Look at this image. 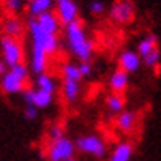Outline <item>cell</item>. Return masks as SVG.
Listing matches in <instances>:
<instances>
[{
    "mask_svg": "<svg viewBox=\"0 0 161 161\" xmlns=\"http://www.w3.org/2000/svg\"><path fill=\"white\" fill-rule=\"evenodd\" d=\"M155 49H158V36L153 35V33H148L140 40V43H138L136 53L140 54L142 59H143V58H146L151 51H155Z\"/></svg>",
    "mask_w": 161,
    "mask_h": 161,
    "instance_id": "17",
    "label": "cell"
},
{
    "mask_svg": "<svg viewBox=\"0 0 161 161\" xmlns=\"http://www.w3.org/2000/svg\"><path fill=\"white\" fill-rule=\"evenodd\" d=\"M142 56L136 53V51L133 49H125L122 51V53L119 54V61H117V64H119V68L122 71L128 72V74H135V72L140 71L142 68Z\"/></svg>",
    "mask_w": 161,
    "mask_h": 161,
    "instance_id": "8",
    "label": "cell"
},
{
    "mask_svg": "<svg viewBox=\"0 0 161 161\" xmlns=\"http://www.w3.org/2000/svg\"><path fill=\"white\" fill-rule=\"evenodd\" d=\"M48 136H49V140H58V138H61V136H66L63 125H59V123L51 125L49 130H48Z\"/></svg>",
    "mask_w": 161,
    "mask_h": 161,
    "instance_id": "25",
    "label": "cell"
},
{
    "mask_svg": "<svg viewBox=\"0 0 161 161\" xmlns=\"http://www.w3.org/2000/svg\"><path fill=\"white\" fill-rule=\"evenodd\" d=\"M68 161H74V159H68Z\"/></svg>",
    "mask_w": 161,
    "mask_h": 161,
    "instance_id": "31",
    "label": "cell"
},
{
    "mask_svg": "<svg viewBox=\"0 0 161 161\" xmlns=\"http://www.w3.org/2000/svg\"><path fill=\"white\" fill-rule=\"evenodd\" d=\"M89 12H91V15H94V17H100L102 13L105 12V5H104V2H100V0H94V2H91V5H89Z\"/></svg>",
    "mask_w": 161,
    "mask_h": 161,
    "instance_id": "26",
    "label": "cell"
},
{
    "mask_svg": "<svg viewBox=\"0 0 161 161\" xmlns=\"http://www.w3.org/2000/svg\"><path fill=\"white\" fill-rule=\"evenodd\" d=\"M54 5V0H30L28 3V13L30 17H40L45 12H51V7Z\"/></svg>",
    "mask_w": 161,
    "mask_h": 161,
    "instance_id": "18",
    "label": "cell"
},
{
    "mask_svg": "<svg viewBox=\"0 0 161 161\" xmlns=\"http://www.w3.org/2000/svg\"><path fill=\"white\" fill-rule=\"evenodd\" d=\"M2 33L3 36H10V38H18L23 33V21L17 17H7L2 20Z\"/></svg>",
    "mask_w": 161,
    "mask_h": 161,
    "instance_id": "14",
    "label": "cell"
},
{
    "mask_svg": "<svg viewBox=\"0 0 161 161\" xmlns=\"http://www.w3.org/2000/svg\"><path fill=\"white\" fill-rule=\"evenodd\" d=\"M79 71H80V74H82V77H91L92 76V64L91 61H82V63H79Z\"/></svg>",
    "mask_w": 161,
    "mask_h": 161,
    "instance_id": "27",
    "label": "cell"
},
{
    "mask_svg": "<svg viewBox=\"0 0 161 161\" xmlns=\"http://www.w3.org/2000/svg\"><path fill=\"white\" fill-rule=\"evenodd\" d=\"M127 99H125V94H108L105 97V108L110 114H122L123 110H127Z\"/></svg>",
    "mask_w": 161,
    "mask_h": 161,
    "instance_id": "15",
    "label": "cell"
},
{
    "mask_svg": "<svg viewBox=\"0 0 161 161\" xmlns=\"http://www.w3.org/2000/svg\"><path fill=\"white\" fill-rule=\"evenodd\" d=\"M23 117L26 120H35L38 117V108L33 107V105H26L25 107V112H23Z\"/></svg>",
    "mask_w": 161,
    "mask_h": 161,
    "instance_id": "28",
    "label": "cell"
},
{
    "mask_svg": "<svg viewBox=\"0 0 161 161\" xmlns=\"http://www.w3.org/2000/svg\"><path fill=\"white\" fill-rule=\"evenodd\" d=\"M138 122H140V115L133 110H123L122 114L117 115V120H115V127L119 131L125 135L133 133L138 127Z\"/></svg>",
    "mask_w": 161,
    "mask_h": 161,
    "instance_id": "9",
    "label": "cell"
},
{
    "mask_svg": "<svg viewBox=\"0 0 161 161\" xmlns=\"http://www.w3.org/2000/svg\"><path fill=\"white\" fill-rule=\"evenodd\" d=\"M135 155V145L133 142L123 140L119 142L108 155V161H131Z\"/></svg>",
    "mask_w": 161,
    "mask_h": 161,
    "instance_id": "11",
    "label": "cell"
},
{
    "mask_svg": "<svg viewBox=\"0 0 161 161\" xmlns=\"http://www.w3.org/2000/svg\"><path fill=\"white\" fill-rule=\"evenodd\" d=\"M54 100V96L49 92L35 89V96H33V107L36 108H48Z\"/></svg>",
    "mask_w": 161,
    "mask_h": 161,
    "instance_id": "20",
    "label": "cell"
},
{
    "mask_svg": "<svg viewBox=\"0 0 161 161\" xmlns=\"http://www.w3.org/2000/svg\"><path fill=\"white\" fill-rule=\"evenodd\" d=\"M76 150L82 155H89L94 158H104L107 155V143L102 136L99 135H82L77 136L76 140Z\"/></svg>",
    "mask_w": 161,
    "mask_h": 161,
    "instance_id": "4",
    "label": "cell"
},
{
    "mask_svg": "<svg viewBox=\"0 0 161 161\" xmlns=\"http://www.w3.org/2000/svg\"><path fill=\"white\" fill-rule=\"evenodd\" d=\"M76 143L68 136H61L58 140H49L46 146V158L49 161H68L74 159Z\"/></svg>",
    "mask_w": 161,
    "mask_h": 161,
    "instance_id": "3",
    "label": "cell"
},
{
    "mask_svg": "<svg viewBox=\"0 0 161 161\" xmlns=\"http://www.w3.org/2000/svg\"><path fill=\"white\" fill-rule=\"evenodd\" d=\"M159 61H161V51H159V48L155 49V51H151L146 58H143V64L146 66V68H156V66L159 64Z\"/></svg>",
    "mask_w": 161,
    "mask_h": 161,
    "instance_id": "22",
    "label": "cell"
},
{
    "mask_svg": "<svg viewBox=\"0 0 161 161\" xmlns=\"http://www.w3.org/2000/svg\"><path fill=\"white\" fill-rule=\"evenodd\" d=\"M64 36H66V46H68L69 53L82 61H91L94 56V41L89 38V35L86 31V26L80 20L72 21L68 26H64Z\"/></svg>",
    "mask_w": 161,
    "mask_h": 161,
    "instance_id": "1",
    "label": "cell"
},
{
    "mask_svg": "<svg viewBox=\"0 0 161 161\" xmlns=\"http://www.w3.org/2000/svg\"><path fill=\"white\" fill-rule=\"evenodd\" d=\"M36 21H38V25H40L45 31L53 33V35L59 33L61 21H59V18L56 17V13H53V12H45V13H41L40 17H36Z\"/></svg>",
    "mask_w": 161,
    "mask_h": 161,
    "instance_id": "13",
    "label": "cell"
},
{
    "mask_svg": "<svg viewBox=\"0 0 161 161\" xmlns=\"http://www.w3.org/2000/svg\"><path fill=\"white\" fill-rule=\"evenodd\" d=\"M61 92H63V99L68 104H74L80 97V82L79 80H63Z\"/></svg>",
    "mask_w": 161,
    "mask_h": 161,
    "instance_id": "16",
    "label": "cell"
},
{
    "mask_svg": "<svg viewBox=\"0 0 161 161\" xmlns=\"http://www.w3.org/2000/svg\"><path fill=\"white\" fill-rule=\"evenodd\" d=\"M23 100L26 105H33V96H35V89H25L23 91Z\"/></svg>",
    "mask_w": 161,
    "mask_h": 161,
    "instance_id": "29",
    "label": "cell"
},
{
    "mask_svg": "<svg viewBox=\"0 0 161 161\" xmlns=\"http://www.w3.org/2000/svg\"><path fill=\"white\" fill-rule=\"evenodd\" d=\"M25 84H26V80L20 79L17 74H13L10 69L5 72L2 79H0V87H2V91L5 94H8V96H13V94H23Z\"/></svg>",
    "mask_w": 161,
    "mask_h": 161,
    "instance_id": "10",
    "label": "cell"
},
{
    "mask_svg": "<svg viewBox=\"0 0 161 161\" xmlns=\"http://www.w3.org/2000/svg\"><path fill=\"white\" fill-rule=\"evenodd\" d=\"M61 74L64 80H79L82 79V74L79 71V66L74 63H64L63 68H61Z\"/></svg>",
    "mask_w": 161,
    "mask_h": 161,
    "instance_id": "21",
    "label": "cell"
},
{
    "mask_svg": "<svg viewBox=\"0 0 161 161\" xmlns=\"http://www.w3.org/2000/svg\"><path fill=\"white\" fill-rule=\"evenodd\" d=\"M0 46H2V59L7 64V68H13L23 63V46L20 45L18 38L2 36Z\"/></svg>",
    "mask_w": 161,
    "mask_h": 161,
    "instance_id": "5",
    "label": "cell"
},
{
    "mask_svg": "<svg viewBox=\"0 0 161 161\" xmlns=\"http://www.w3.org/2000/svg\"><path fill=\"white\" fill-rule=\"evenodd\" d=\"M35 84H36V89L45 91V92H49V94H53V96H54V92H56V89H58L54 77L49 76V74H46V72H43V74H38V76H36Z\"/></svg>",
    "mask_w": 161,
    "mask_h": 161,
    "instance_id": "19",
    "label": "cell"
},
{
    "mask_svg": "<svg viewBox=\"0 0 161 161\" xmlns=\"http://www.w3.org/2000/svg\"><path fill=\"white\" fill-rule=\"evenodd\" d=\"M128 86H130V74L122 71L120 68H117L108 77V87L115 94H125Z\"/></svg>",
    "mask_w": 161,
    "mask_h": 161,
    "instance_id": "12",
    "label": "cell"
},
{
    "mask_svg": "<svg viewBox=\"0 0 161 161\" xmlns=\"http://www.w3.org/2000/svg\"><path fill=\"white\" fill-rule=\"evenodd\" d=\"M28 31L31 36V49H40L45 51L48 56H53L58 48H59V41H58V35L48 33L38 25L35 17L28 18Z\"/></svg>",
    "mask_w": 161,
    "mask_h": 161,
    "instance_id": "2",
    "label": "cell"
},
{
    "mask_svg": "<svg viewBox=\"0 0 161 161\" xmlns=\"http://www.w3.org/2000/svg\"><path fill=\"white\" fill-rule=\"evenodd\" d=\"M108 15L117 25H128L135 18V3L131 0H115L108 10Z\"/></svg>",
    "mask_w": 161,
    "mask_h": 161,
    "instance_id": "6",
    "label": "cell"
},
{
    "mask_svg": "<svg viewBox=\"0 0 161 161\" xmlns=\"http://www.w3.org/2000/svg\"><path fill=\"white\" fill-rule=\"evenodd\" d=\"M56 17L59 18L61 25L68 26L72 21L79 20V7L74 0H54Z\"/></svg>",
    "mask_w": 161,
    "mask_h": 161,
    "instance_id": "7",
    "label": "cell"
},
{
    "mask_svg": "<svg viewBox=\"0 0 161 161\" xmlns=\"http://www.w3.org/2000/svg\"><path fill=\"white\" fill-rule=\"evenodd\" d=\"M10 71L13 72V74H17L20 79H23V80H28V76H30V69H28L23 63L13 66V68H10Z\"/></svg>",
    "mask_w": 161,
    "mask_h": 161,
    "instance_id": "24",
    "label": "cell"
},
{
    "mask_svg": "<svg viewBox=\"0 0 161 161\" xmlns=\"http://www.w3.org/2000/svg\"><path fill=\"white\" fill-rule=\"evenodd\" d=\"M5 68H7V64L3 63V59H0V79H2V77H3V74L7 72V71H5Z\"/></svg>",
    "mask_w": 161,
    "mask_h": 161,
    "instance_id": "30",
    "label": "cell"
},
{
    "mask_svg": "<svg viewBox=\"0 0 161 161\" xmlns=\"http://www.w3.org/2000/svg\"><path fill=\"white\" fill-rule=\"evenodd\" d=\"M3 7L8 13L15 15V13H20L21 8H23V0H3Z\"/></svg>",
    "mask_w": 161,
    "mask_h": 161,
    "instance_id": "23",
    "label": "cell"
}]
</instances>
